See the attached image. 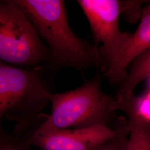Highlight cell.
Returning <instances> with one entry per match:
<instances>
[{
	"label": "cell",
	"instance_id": "cell-10",
	"mask_svg": "<svg viewBox=\"0 0 150 150\" xmlns=\"http://www.w3.org/2000/svg\"><path fill=\"white\" fill-rule=\"evenodd\" d=\"M127 121L129 135L126 150H150V127L132 121Z\"/></svg>",
	"mask_w": 150,
	"mask_h": 150
},
{
	"label": "cell",
	"instance_id": "cell-11",
	"mask_svg": "<svg viewBox=\"0 0 150 150\" xmlns=\"http://www.w3.org/2000/svg\"><path fill=\"white\" fill-rule=\"evenodd\" d=\"M128 135L127 121L124 118L118 126L117 134L112 139L94 150H126Z\"/></svg>",
	"mask_w": 150,
	"mask_h": 150
},
{
	"label": "cell",
	"instance_id": "cell-5",
	"mask_svg": "<svg viewBox=\"0 0 150 150\" xmlns=\"http://www.w3.org/2000/svg\"><path fill=\"white\" fill-rule=\"evenodd\" d=\"M91 27L95 45L99 48L100 66L105 72L131 33L120 27L122 1L79 0L77 1Z\"/></svg>",
	"mask_w": 150,
	"mask_h": 150
},
{
	"label": "cell",
	"instance_id": "cell-6",
	"mask_svg": "<svg viewBox=\"0 0 150 150\" xmlns=\"http://www.w3.org/2000/svg\"><path fill=\"white\" fill-rule=\"evenodd\" d=\"M122 121L115 128L96 125L43 134H31L26 139L29 145L41 150H94L112 139Z\"/></svg>",
	"mask_w": 150,
	"mask_h": 150
},
{
	"label": "cell",
	"instance_id": "cell-2",
	"mask_svg": "<svg viewBox=\"0 0 150 150\" xmlns=\"http://www.w3.org/2000/svg\"><path fill=\"white\" fill-rule=\"evenodd\" d=\"M50 102V115L43 116V121L32 134H43L96 125L115 128L121 120L116 117L115 98L102 90L100 75L75 90L52 93Z\"/></svg>",
	"mask_w": 150,
	"mask_h": 150
},
{
	"label": "cell",
	"instance_id": "cell-4",
	"mask_svg": "<svg viewBox=\"0 0 150 150\" xmlns=\"http://www.w3.org/2000/svg\"><path fill=\"white\" fill-rule=\"evenodd\" d=\"M50 51L11 0L0 1V62L20 67L46 66Z\"/></svg>",
	"mask_w": 150,
	"mask_h": 150
},
{
	"label": "cell",
	"instance_id": "cell-9",
	"mask_svg": "<svg viewBox=\"0 0 150 150\" xmlns=\"http://www.w3.org/2000/svg\"><path fill=\"white\" fill-rule=\"evenodd\" d=\"M131 64L126 79L120 85L118 95L129 96L134 93L139 83L150 77V48L135 58Z\"/></svg>",
	"mask_w": 150,
	"mask_h": 150
},
{
	"label": "cell",
	"instance_id": "cell-1",
	"mask_svg": "<svg viewBox=\"0 0 150 150\" xmlns=\"http://www.w3.org/2000/svg\"><path fill=\"white\" fill-rule=\"evenodd\" d=\"M27 16L40 38L47 43L51 72L61 67L82 72L100 66L99 47L79 38L68 23L64 1L11 0Z\"/></svg>",
	"mask_w": 150,
	"mask_h": 150
},
{
	"label": "cell",
	"instance_id": "cell-12",
	"mask_svg": "<svg viewBox=\"0 0 150 150\" xmlns=\"http://www.w3.org/2000/svg\"><path fill=\"white\" fill-rule=\"evenodd\" d=\"M147 3V1H122L121 14H123L127 21L134 23L140 20L144 5Z\"/></svg>",
	"mask_w": 150,
	"mask_h": 150
},
{
	"label": "cell",
	"instance_id": "cell-14",
	"mask_svg": "<svg viewBox=\"0 0 150 150\" xmlns=\"http://www.w3.org/2000/svg\"><path fill=\"white\" fill-rule=\"evenodd\" d=\"M147 89L148 90H150V77H149L148 79H147Z\"/></svg>",
	"mask_w": 150,
	"mask_h": 150
},
{
	"label": "cell",
	"instance_id": "cell-8",
	"mask_svg": "<svg viewBox=\"0 0 150 150\" xmlns=\"http://www.w3.org/2000/svg\"><path fill=\"white\" fill-rule=\"evenodd\" d=\"M115 100L116 111L123 112L127 120L150 127V90H147L140 95L117 94Z\"/></svg>",
	"mask_w": 150,
	"mask_h": 150
},
{
	"label": "cell",
	"instance_id": "cell-13",
	"mask_svg": "<svg viewBox=\"0 0 150 150\" xmlns=\"http://www.w3.org/2000/svg\"><path fill=\"white\" fill-rule=\"evenodd\" d=\"M29 146L26 139L16 132L8 134L4 132L0 134V150H30Z\"/></svg>",
	"mask_w": 150,
	"mask_h": 150
},
{
	"label": "cell",
	"instance_id": "cell-3",
	"mask_svg": "<svg viewBox=\"0 0 150 150\" xmlns=\"http://www.w3.org/2000/svg\"><path fill=\"white\" fill-rule=\"evenodd\" d=\"M51 72L45 66L20 67L0 62V134L5 116L23 127L38 118L53 93Z\"/></svg>",
	"mask_w": 150,
	"mask_h": 150
},
{
	"label": "cell",
	"instance_id": "cell-7",
	"mask_svg": "<svg viewBox=\"0 0 150 150\" xmlns=\"http://www.w3.org/2000/svg\"><path fill=\"white\" fill-rule=\"evenodd\" d=\"M139 20L136 30L131 33L104 72V76L111 85H121L126 77L129 64L139 54L150 48V3L144 6Z\"/></svg>",
	"mask_w": 150,
	"mask_h": 150
}]
</instances>
